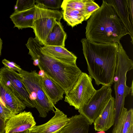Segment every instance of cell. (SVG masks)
<instances>
[{"label": "cell", "instance_id": "cell-2", "mask_svg": "<svg viewBox=\"0 0 133 133\" xmlns=\"http://www.w3.org/2000/svg\"><path fill=\"white\" fill-rule=\"evenodd\" d=\"M86 38L99 43H118L127 34L112 7L103 0L99 8L88 19L85 27Z\"/></svg>", "mask_w": 133, "mask_h": 133}, {"label": "cell", "instance_id": "cell-18", "mask_svg": "<svg viewBox=\"0 0 133 133\" xmlns=\"http://www.w3.org/2000/svg\"><path fill=\"white\" fill-rule=\"evenodd\" d=\"M67 37L60 21H56L47 37L45 45L65 47Z\"/></svg>", "mask_w": 133, "mask_h": 133}, {"label": "cell", "instance_id": "cell-17", "mask_svg": "<svg viewBox=\"0 0 133 133\" xmlns=\"http://www.w3.org/2000/svg\"><path fill=\"white\" fill-rule=\"evenodd\" d=\"M90 125L84 116L76 115L70 118L69 123L58 133H88Z\"/></svg>", "mask_w": 133, "mask_h": 133}, {"label": "cell", "instance_id": "cell-4", "mask_svg": "<svg viewBox=\"0 0 133 133\" xmlns=\"http://www.w3.org/2000/svg\"><path fill=\"white\" fill-rule=\"evenodd\" d=\"M118 43L117 64L113 80L115 95L114 124L125 109L124 106L125 98L131 93L130 87L126 84V75L127 72L133 68L132 61L127 55L120 42Z\"/></svg>", "mask_w": 133, "mask_h": 133}, {"label": "cell", "instance_id": "cell-16", "mask_svg": "<svg viewBox=\"0 0 133 133\" xmlns=\"http://www.w3.org/2000/svg\"><path fill=\"white\" fill-rule=\"evenodd\" d=\"M36 7L20 11H14L10 18L14 25V27L18 29L29 28H32L35 17Z\"/></svg>", "mask_w": 133, "mask_h": 133}, {"label": "cell", "instance_id": "cell-7", "mask_svg": "<svg viewBox=\"0 0 133 133\" xmlns=\"http://www.w3.org/2000/svg\"><path fill=\"white\" fill-rule=\"evenodd\" d=\"M92 78L82 72L73 87L65 97L64 101L75 109L81 108L90 100L96 90L92 83Z\"/></svg>", "mask_w": 133, "mask_h": 133}, {"label": "cell", "instance_id": "cell-31", "mask_svg": "<svg viewBox=\"0 0 133 133\" xmlns=\"http://www.w3.org/2000/svg\"><path fill=\"white\" fill-rule=\"evenodd\" d=\"M127 133H133V128L131 130Z\"/></svg>", "mask_w": 133, "mask_h": 133}, {"label": "cell", "instance_id": "cell-25", "mask_svg": "<svg viewBox=\"0 0 133 133\" xmlns=\"http://www.w3.org/2000/svg\"><path fill=\"white\" fill-rule=\"evenodd\" d=\"M99 7V6L94 1L86 0L85 3V10L89 18L92 14Z\"/></svg>", "mask_w": 133, "mask_h": 133}, {"label": "cell", "instance_id": "cell-8", "mask_svg": "<svg viewBox=\"0 0 133 133\" xmlns=\"http://www.w3.org/2000/svg\"><path fill=\"white\" fill-rule=\"evenodd\" d=\"M112 92L111 86H102L96 91L87 103L78 110L80 114L87 119L90 125L94 123L112 97Z\"/></svg>", "mask_w": 133, "mask_h": 133}, {"label": "cell", "instance_id": "cell-24", "mask_svg": "<svg viewBox=\"0 0 133 133\" xmlns=\"http://www.w3.org/2000/svg\"><path fill=\"white\" fill-rule=\"evenodd\" d=\"M63 0H35V2L43 5L50 9L57 10L61 7Z\"/></svg>", "mask_w": 133, "mask_h": 133}, {"label": "cell", "instance_id": "cell-14", "mask_svg": "<svg viewBox=\"0 0 133 133\" xmlns=\"http://www.w3.org/2000/svg\"><path fill=\"white\" fill-rule=\"evenodd\" d=\"M0 97L6 107L14 115L22 112L26 108L25 105L0 80Z\"/></svg>", "mask_w": 133, "mask_h": 133}, {"label": "cell", "instance_id": "cell-15", "mask_svg": "<svg viewBox=\"0 0 133 133\" xmlns=\"http://www.w3.org/2000/svg\"><path fill=\"white\" fill-rule=\"evenodd\" d=\"M44 54L59 61L69 64H76L77 57L65 47L43 46L41 49Z\"/></svg>", "mask_w": 133, "mask_h": 133}, {"label": "cell", "instance_id": "cell-20", "mask_svg": "<svg viewBox=\"0 0 133 133\" xmlns=\"http://www.w3.org/2000/svg\"><path fill=\"white\" fill-rule=\"evenodd\" d=\"M112 133H127L133 128V110L125 109L114 124Z\"/></svg>", "mask_w": 133, "mask_h": 133}, {"label": "cell", "instance_id": "cell-3", "mask_svg": "<svg viewBox=\"0 0 133 133\" xmlns=\"http://www.w3.org/2000/svg\"><path fill=\"white\" fill-rule=\"evenodd\" d=\"M31 59H37L38 66L51 79L58 84L66 95L72 89L82 72L76 64H69L59 61L42 53L43 45L35 38H29L25 44Z\"/></svg>", "mask_w": 133, "mask_h": 133}, {"label": "cell", "instance_id": "cell-19", "mask_svg": "<svg viewBox=\"0 0 133 133\" xmlns=\"http://www.w3.org/2000/svg\"><path fill=\"white\" fill-rule=\"evenodd\" d=\"M42 77L45 90L51 102L55 105L59 101L63 99L64 91L58 84L45 73Z\"/></svg>", "mask_w": 133, "mask_h": 133}, {"label": "cell", "instance_id": "cell-27", "mask_svg": "<svg viewBox=\"0 0 133 133\" xmlns=\"http://www.w3.org/2000/svg\"><path fill=\"white\" fill-rule=\"evenodd\" d=\"M38 74L40 76L42 77L45 74V73L43 70H40L39 71Z\"/></svg>", "mask_w": 133, "mask_h": 133}, {"label": "cell", "instance_id": "cell-23", "mask_svg": "<svg viewBox=\"0 0 133 133\" xmlns=\"http://www.w3.org/2000/svg\"><path fill=\"white\" fill-rule=\"evenodd\" d=\"M35 0H18L14 9V11H20L31 9L35 5Z\"/></svg>", "mask_w": 133, "mask_h": 133}, {"label": "cell", "instance_id": "cell-9", "mask_svg": "<svg viewBox=\"0 0 133 133\" xmlns=\"http://www.w3.org/2000/svg\"><path fill=\"white\" fill-rule=\"evenodd\" d=\"M0 80L29 108H35L18 73L5 67L0 69Z\"/></svg>", "mask_w": 133, "mask_h": 133}, {"label": "cell", "instance_id": "cell-21", "mask_svg": "<svg viewBox=\"0 0 133 133\" xmlns=\"http://www.w3.org/2000/svg\"><path fill=\"white\" fill-rule=\"evenodd\" d=\"M63 11V19L72 27L89 19L85 11L74 9H65Z\"/></svg>", "mask_w": 133, "mask_h": 133}, {"label": "cell", "instance_id": "cell-5", "mask_svg": "<svg viewBox=\"0 0 133 133\" xmlns=\"http://www.w3.org/2000/svg\"><path fill=\"white\" fill-rule=\"evenodd\" d=\"M18 72L30 99L39 113V116L45 118L49 111L54 112L55 106L45 90L42 77L36 71L30 72L22 69Z\"/></svg>", "mask_w": 133, "mask_h": 133}, {"label": "cell", "instance_id": "cell-11", "mask_svg": "<svg viewBox=\"0 0 133 133\" xmlns=\"http://www.w3.org/2000/svg\"><path fill=\"white\" fill-rule=\"evenodd\" d=\"M36 124L31 112L22 111L12 116L6 121L5 133L23 132L31 128Z\"/></svg>", "mask_w": 133, "mask_h": 133}, {"label": "cell", "instance_id": "cell-22", "mask_svg": "<svg viewBox=\"0 0 133 133\" xmlns=\"http://www.w3.org/2000/svg\"><path fill=\"white\" fill-rule=\"evenodd\" d=\"M86 1L63 0L61 8L62 10L65 9H74L85 11L86 12L85 8Z\"/></svg>", "mask_w": 133, "mask_h": 133}, {"label": "cell", "instance_id": "cell-12", "mask_svg": "<svg viewBox=\"0 0 133 133\" xmlns=\"http://www.w3.org/2000/svg\"><path fill=\"white\" fill-rule=\"evenodd\" d=\"M54 108V116L46 123L29 129V133H58L60 131L69 123L70 118L55 106Z\"/></svg>", "mask_w": 133, "mask_h": 133}, {"label": "cell", "instance_id": "cell-26", "mask_svg": "<svg viewBox=\"0 0 133 133\" xmlns=\"http://www.w3.org/2000/svg\"><path fill=\"white\" fill-rule=\"evenodd\" d=\"M4 66L11 70L19 72L22 69L20 66L15 63L4 59L2 61Z\"/></svg>", "mask_w": 133, "mask_h": 133}, {"label": "cell", "instance_id": "cell-1", "mask_svg": "<svg viewBox=\"0 0 133 133\" xmlns=\"http://www.w3.org/2000/svg\"><path fill=\"white\" fill-rule=\"evenodd\" d=\"M81 42L89 75L98 86H111L117 64L118 43H97L86 38Z\"/></svg>", "mask_w": 133, "mask_h": 133}, {"label": "cell", "instance_id": "cell-30", "mask_svg": "<svg viewBox=\"0 0 133 133\" xmlns=\"http://www.w3.org/2000/svg\"><path fill=\"white\" fill-rule=\"evenodd\" d=\"M28 129L23 132L14 133H29V130Z\"/></svg>", "mask_w": 133, "mask_h": 133}, {"label": "cell", "instance_id": "cell-28", "mask_svg": "<svg viewBox=\"0 0 133 133\" xmlns=\"http://www.w3.org/2000/svg\"><path fill=\"white\" fill-rule=\"evenodd\" d=\"M2 41L1 39L0 38V56L1 55V51L2 48Z\"/></svg>", "mask_w": 133, "mask_h": 133}, {"label": "cell", "instance_id": "cell-13", "mask_svg": "<svg viewBox=\"0 0 133 133\" xmlns=\"http://www.w3.org/2000/svg\"><path fill=\"white\" fill-rule=\"evenodd\" d=\"M115 100L112 97L95 121L94 123L95 131H106L114 125L115 118Z\"/></svg>", "mask_w": 133, "mask_h": 133}, {"label": "cell", "instance_id": "cell-6", "mask_svg": "<svg viewBox=\"0 0 133 133\" xmlns=\"http://www.w3.org/2000/svg\"><path fill=\"white\" fill-rule=\"evenodd\" d=\"M35 6L32 28L35 38L41 44L44 46L47 37L56 21H60L63 15L60 11L48 9L39 3L36 4Z\"/></svg>", "mask_w": 133, "mask_h": 133}, {"label": "cell", "instance_id": "cell-10", "mask_svg": "<svg viewBox=\"0 0 133 133\" xmlns=\"http://www.w3.org/2000/svg\"><path fill=\"white\" fill-rule=\"evenodd\" d=\"M106 1L111 6L124 25L127 34L133 43V0H108Z\"/></svg>", "mask_w": 133, "mask_h": 133}, {"label": "cell", "instance_id": "cell-29", "mask_svg": "<svg viewBox=\"0 0 133 133\" xmlns=\"http://www.w3.org/2000/svg\"><path fill=\"white\" fill-rule=\"evenodd\" d=\"M133 80L132 81V84H131V86L130 87V91H131V95L132 96L133 95Z\"/></svg>", "mask_w": 133, "mask_h": 133}]
</instances>
